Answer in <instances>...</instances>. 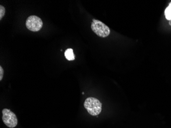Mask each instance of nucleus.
I'll list each match as a JSON object with an SVG mask.
<instances>
[{
    "mask_svg": "<svg viewBox=\"0 0 171 128\" xmlns=\"http://www.w3.org/2000/svg\"><path fill=\"white\" fill-rule=\"evenodd\" d=\"M83 105L88 113L91 115H98L102 111V103L95 98L92 97L87 98L85 100Z\"/></svg>",
    "mask_w": 171,
    "mask_h": 128,
    "instance_id": "obj_1",
    "label": "nucleus"
},
{
    "mask_svg": "<svg viewBox=\"0 0 171 128\" xmlns=\"http://www.w3.org/2000/svg\"><path fill=\"white\" fill-rule=\"evenodd\" d=\"M91 29L97 35L102 38H106L110 34V28L108 26L101 21L95 19L92 20Z\"/></svg>",
    "mask_w": 171,
    "mask_h": 128,
    "instance_id": "obj_2",
    "label": "nucleus"
},
{
    "mask_svg": "<svg viewBox=\"0 0 171 128\" xmlns=\"http://www.w3.org/2000/svg\"><path fill=\"white\" fill-rule=\"evenodd\" d=\"M2 120L6 125L9 128H13L18 125V119L13 112L7 109L2 110Z\"/></svg>",
    "mask_w": 171,
    "mask_h": 128,
    "instance_id": "obj_3",
    "label": "nucleus"
},
{
    "mask_svg": "<svg viewBox=\"0 0 171 128\" xmlns=\"http://www.w3.org/2000/svg\"><path fill=\"white\" fill-rule=\"evenodd\" d=\"M43 25V21L39 17L36 15H31L27 19L26 26L28 30L36 32L41 29Z\"/></svg>",
    "mask_w": 171,
    "mask_h": 128,
    "instance_id": "obj_4",
    "label": "nucleus"
},
{
    "mask_svg": "<svg viewBox=\"0 0 171 128\" xmlns=\"http://www.w3.org/2000/svg\"><path fill=\"white\" fill-rule=\"evenodd\" d=\"M65 56L66 58L68 61H73L75 59V56L73 53V50L71 48H69L65 52Z\"/></svg>",
    "mask_w": 171,
    "mask_h": 128,
    "instance_id": "obj_5",
    "label": "nucleus"
},
{
    "mask_svg": "<svg viewBox=\"0 0 171 128\" xmlns=\"http://www.w3.org/2000/svg\"><path fill=\"white\" fill-rule=\"evenodd\" d=\"M164 14L168 20H171V2L164 11Z\"/></svg>",
    "mask_w": 171,
    "mask_h": 128,
    "instance_id": "obj_6",
    "label": "nucleus"
},
{
    "mask_svg": "<svg viewBox=\"0 0 171 128\" xmlns=\"http://www.w3.org/2000/svg\"><path fill=\"white\" fill-rule=\"evenodd\" d=\"M5 13V8L2 5H0V20H1Z\"/></svg>",
    "mask_w": 171,
    "mask_h": 128,
    "instance_id": "obj_7",
    "label": "nucleus"
},
{
    "mask_svg": "<svg viewBox=\"0 0 171 128\" xmlns=\"http://www.w3.org/2000/svg\"><path fill=\"white\" fill-rule=\"evenodd\" d=\"M3 75H4V70L1 66H0V81H1L3 79Z\"/></svg>",
    "mask_w": 171,
    "mask_h": 128,
    "instance_id": "obj_8",
    "label": "nucleus"
}]
</instances>
